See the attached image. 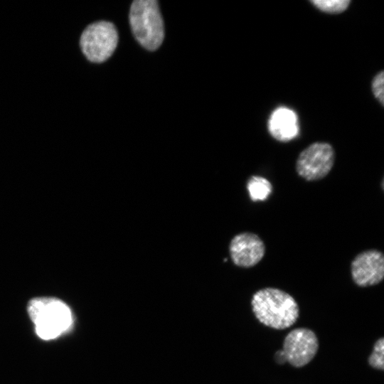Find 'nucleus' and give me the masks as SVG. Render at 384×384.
I'll return each mask as SVG.
<instances>
[{
    "instance_id": "nucleus-1",
    "label": "nucleus",
    "mask_w": 384,
    "mask_h": 384,
    "mask_svg": "<svg viewBox=\"0 0 384 384\" xmlns=\"http://www.w3.org/2000/svg\"><path fill=\"white\" fill-rule=\"evenodd\" d=\"M251 305L260 323L277 330L292 326L299 316V305L294 298L275 287L257 290L252 297Z\"/></svg>"
},
{
    "instance_id": "nucleus-2",
    "label": "nucleus",
    "mask_w": 384,
    "mask_h": 384,
    "mask_svg": "<svg viewBox=\"0 0 384 384\" xmlns=\"http://www.w3.org/2000/svg\"><path fill=\"white\" fill-rule=\"evenodd\" d=\"M30 319L35 325L37 335L45 340L55 338L72 324L70 307L58 298L34 297L26 306Z\"/></svg>"
},
{
    "instance_id": "nucleus-3",
    "label": "nucleus",
    "mask_w": 384,
    "mask_h": 384,
    "mask_svg": "<svg viewBox=\"0 0 384 384\" xmlns=\"http://www.w3.org/2000/svg\"><path fill=\"white\" fill-rule=\"evenodd\" d=\"M129 22L138 42L146 49L154 50L164 38V21L155 0H136L129 11Z\"/></svg>"
},
{
    "instance_id": "nucleus-4",
    "label": "nucleus",
    "mask_w": 384,
    "mask_h": 384,
    "mask_svg": "<svg viewBox=\"0 0 384 384\" xmlns=\"http://www.w3.org/2000/svg\"><path fill=\"white\" fill-rule=\"evenodd\" d=\"M118 43L114 25L109 21H98L85 26L81 32L78 46L82 55L90 62L100 63L114 53Z\"/></svg>"
},
{
    "instance_id": "nucleus-5",
    "label": "nucleus",
    "mask_w": 384,
    "mask_h": 384,
    "mask_svg": "<svg viewBox=\"0 0 384 384\" xmlns=\"http://www.w3.org/2000/svg\"><path fill=\"white\" fill-rule=\"evenodd\" d=\"M334 161L335 151L330 144L314 142L299 153L295 169L297 174L306 181H318L330 173Z\"/></svg>"
},
{
    "instance_id": "nucleus-6",
    "label": "nucleus",
    "mask_w": 384,
    "mask_h": 384,
    "mask_svg": "<svg viewBox=\"0 0 384 384\" xmlns=\"http://www.w3.org/2000/svg\"><path fill=\"white\" fill-rule=\"evenodd\" d=\"M318 349L316 334L307 328H297L285 336L282 351L287 362L293 367L302 368L312 361Z\"/></svg>"
},
{
    "instance_id": "nucleus-7",
    "label": "nucleus",
    "mask_w": 384,
    "mask_h": 384,
    "mask_svg": "<svg viewBox=\"0 0 384 384\" xmlns=\"http://www.w3.org/2000/svg\"><path fill=\"white\" fill-rule=\"evenodd\" d=\"M351 274L354 283L361 287L374 286L384 277V255L376 249L358 253L351 263Z\"/></svg>"
},
{
    "instance_id": "nucleus-8",
    "label": "nucleus",
    "mask_w": 384,
    "mask_h": 384,
    "mask_svg": "<svg viewBox=\"0 0 384 384\" xmlns=\"http://www.w3.org/2000/svg\"><path fill=\"white\" fill-rule=\"evenodd\" d=\"M233 263L240 267L249 268L257 265L264 257L266 247L257 234L240 233L234 236L229 245Z\"/></svg>"
},
{
    "instance_id": "nucleus-9",
    "label": "nucleus",
    "mask_w": 384,
    "mask_h": 384,
    "mask_svg": "<svg viewBox=\"0 0 384 384\" xmlns=\"http://www.w3.org/2000/svg\"><path fill=\"white\" fill-rule=\"evenodd\" d=\"M268 129L274 139L282 142L291 141L299 134L297 116L291 109L279 107L271 114Z\"/></svg>"
},
{
    "instance_id": "nucleus-10",
    "label": "nucleus",
    "mask_w": 384,
    "mask_h": 384,
    "mask_svg": "<svg viewBox=\"0 0 384 384\" xmlns=\"http://www.w3.org/2000/svg\"><path fill=\"white\" fill-rule=\"evenodd\" d=\"M272 185L266 178L251 176L247 182V189L250 199L254 201L266 200L272 192Z\"/></svg>"
},
{
    "instance_id": "nucleus-11",
    "label": "nucleus",
    "mask_w": 384,
    "mask_h": 384,
    "mask_svg": "<svg viewBox=\"0 0 384 384\" xmlns=\"http://www.w3.org/2000/svg\"><path fill=\"white\" fill-rule=\"evenodd\" d=\"M320 11L331 14H337L347 9L351 1L349 0H313L311 1Z\"/></svg>"
},
{
    "instance_id": "nucleus-12",
    "label": "nucleus",
    "mask_w": 384,
    "mask_h": 384,
    "mask_svg": "<svg viewBox=\"0 0 384 384\" xmlns=\"http://www.w3.org/2000/svg\"><path fill=\"white\" fill-rule=\"evenodd\" d=\"M384 338L381 337L378 338L373 346V350L369 356L368 362V364L373 368L377 370H384Z\"/></svg>"
},
{
    "instance_id": "nucleus-13",
    "label": "nucleus",
    "mask_w": 384,
    "mask_h": 384,
    "mask_svg": "<svg viewBox=\"0 0 384 384\" xmlns=\"http://www.w3.org/2000/svg\"><path fill=\"white\" fill-rule=\"evenodd\" d=\"M384 72L378 73L372 80L371 89L375 98L384 106Z\"/></svg>"
},
{
    "instance_id": "nucleus-14",
    "label": "nucleus",
    "mask_w": 384,
    "mask_h": 384,
    "mask_svg": "<svg viewBox=\"0 0 384 384\" xmlns=\"http://www.w3.org/2000/svg\"><path fill=\"white\" fill-rule=\"evenodd\" d=\"M275 361L279 364H283L287 362L285 356L282 350H279L275 353Z\"/></svg>"
}]
</instances>
